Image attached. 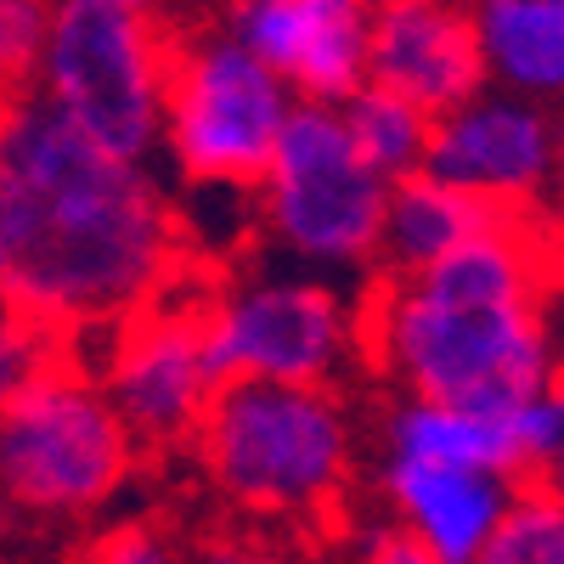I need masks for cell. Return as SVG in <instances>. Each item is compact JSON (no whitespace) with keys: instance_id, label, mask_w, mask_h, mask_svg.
I'll return each mask as SVG.
<instances>
[{"instance_id":"cell-12","label":"cell","mask_w":564,"mask_h":564,"mask_svg":"<svg viewBox=\"0 0 564 564\" xmlns=\"http://www.w3.org/2000/svg\"><path fill=\"white\" fill-rule=\"evenodd\" d=\"M379 497L390 508V525L423 553V564H475L486 558V542L513 497V480L468 463L384 452Z\"/></svg>"},{"instance_id":"cell-1","label":"cell","mask_w":564,"mask_h":564,"mask_svg":"<svg viewBox=\"0 0 564 564\" xmlns=\"http://www.w3.org/2000/svg\"><path fill=\"white\" fill-rule=\"evenodd\" d=\"M181 249L148 164L97 148L34 85L0 97V305L90 334L164 294Z\"/></svg>"},{"instance_id":"cell-16","label":"cell","mask_w":564,"mask_h":564,"mask_svg":"<svg viewBox=\"0 0 564 564\" xmlns=\"http://www.w3.org/2000/svg\"><path fill=\"white\" fill-rule=\"evenodd\" d=\"M513 209H491L480 198L457 193V186L435 181L430 170H412L390 181V198H384V238H379V260L384 271H417L441 260L446 249H457L463 238L497 226Z\"/></svg>"},{"instance_id":"cell-5","label":"cell","mask_w":564,"mask_h":564,"mask_svg":"<svg viewBox=\"0 0 564 564\" xmlns=\"http://www.w3.org/2000/svg\"><path fill=\"white\" fill-rule=\"evenodd\" d=\"M170 34L153 12L108 0H57L45 29L34 90L97 148L153 164L164 148Z\"/></svg>"},{"instance_id":"cell-3","label":"cell","mask_w":564,"mask_h":564,"mask_svg":"<svg viewBox=\"0 0 564 564\" xmlns=\"http://www.w3.org/2000/svg\"><path fill=\"white\" fill-rule=\"evenodd\" d=\"M193 452L226 502L265 520H316L350 486L356 423L334 384L220 379Z\"/></svg>"},{"instance_id":"cell-8","label":"cell","mask_w":564,"mask_h":564,"mask_svg":"<svg viewBox=\"0 0 564 564\" xmlns=\"http://www.w3.org/2000/svg\"><path fill=\"white\" fill-rule=\"evenodd\" d=\"M198 305L220 379L339 384L361 356V311L327 276L238 271Z\"/></svg>"},{"instance_id":"cell-4","label":"cell","mask_w":564,"mask_h":564,"mask_svg":"<svg viewBox=\"0 0 564 564\" xmlns=\"http://www.w3.org/2000/svg\"><path fill=\"white\" fill-rule=\"evenodd\" d=\"M141 441L68 356L0 401V502L29 525H79L135 475Z\"/></svg>"},{"instance_id":"cell-20","label":"cell","mask_w":564,"mask_h":564,"mask_svg":"<svg viewBox=\"0 0 564 564\" xmlns=\"http://www.w3.org/2000/svg\"><path fill=\"white\" fill-rule=\"evenodd\" d=\"M63 334L57 327H45L23 311H7L0 305V401L18 395L34 372H45L52 361H63Z\"/></svg>"},{"instance_id":"cell-18","label":"cell","mask_w":564,"mask_h":564,"mask_svg":"<svg viewBox=\"0 0 564 564\" xmlns=\"http://www.w3.org/2000/svg\"><path fill=\"white\" fill-rule=\"evenodd\" d=\"M486 564H564V491L553 480H513V497L486 542Z\"/></svg>"},{"instance_id":"cell-17","label":"cell","mask_w":564,"mask_h":564,"mask_svg":"<svg viewBox=\"0 0 564 564\" xmlns=\"http://www.w3.org/2000/svg\"><path fill=\"white\" fill-rule=\"evenodd\" d=\"M339 113H345V130L356 141V153L384 181L423 170V148H430V124H435L430 108H417L412 97H401V90H390V85L361 79L339 102Z\"/></svg>"},{"instance_id":"cell-22","label":"cell","mask_w":564,"mask_h":564,"mask_svg":"<svg viewBox=\"0 0 564 564\" xmlns=\"http://www.w3.org/2000/svg\"><path fill=\"white\" fill-rule=\"evenodd\" d=\"M108 7H130V12H153V18H159L164 0H108Z\"/></svg>"},{"instance_id":"cell-6","label":"cell","mask_w":564,"mask_h":564,"mask_svg":"<svg viewBox=\"0 0 564 564\" xmlns=\"http://www.w3.org/2000/svg\"><path fill=\"white\" fill-rule=\"evenodd\" d=\"M384 198L390 181L356 153L339 102H294L254 181V226L300 265L367 271L379 265Z\"/></svg>"},{"instance_id":"cell-15","label":"cell","mask_w":564,"mask_h":564,"mask_svg":"<svg viewBox=\"0 0 564 564\" xmlns=\"http://www.w3.org/2000/svg\"><path fill=\"white\" fill-rule=\"evenodd\" d=\"M384 446L406 457H435V463H468L491 468V475L525 480L531 463L508 430V412H480L457 401H430V395H401L384 417Z\"/></svg>"},{"instance_id":"cell-23","label":"cell","mask_w":564,"mask_h":564,"mask_svg":"<svg viewBox=\"0 0 564 564\" xmlns=\"http://www.w3.org/2000/svg\"><path fill=\"white\" fill-rule=\"evenodd\" d=\"M553 119H558V141H564V102H558V108H553Z\"/></svg>"},{"instance_id":"cell-7","label":"cell","mask_w":564,"mask_h":564,"mask_svg":"<svg viewBox=\"0 0 564 564\" xmlns=\"http://www.w3.org/2000/svg\"><path fill=\"white\" fill-rule=\"evenodd\" d=\"M294 102L300 97L238 34L209 29L170 40L159 153H170L186 186H243V193H254Z\"/></svg>"},{"instance_id":"cell-10","label":"cell","mask_w":564,"mask_h":564,"mask_svg":"<svg viewBox=\"0 0 564 564\" xmlns=\"http://www.w3.org/2000/svg\"><path fill=\"white\" fill-rule=\"evenodd\" d=\"M564 141L547 102H531L520 90L480 85L430 124L423 170L457 193L480 198L491 209H542L558 186Z\"/></svg>"},{"instance_id":"cell-24","label":"cell","mask_w":564,"mask_h":564,"mask_svg":"<svg viewBox=\"0 0 564 564\" xmlns=\"http://www.w3.org/2000/svg\"><path fill=\"white\" fill-rule=\"evenodd\" d=\"M558 193H564V164H558Z\"/></svg>"},{"instance_id":"cell-9","label":"cell","mask_w":564,"mask_h":564,"mask_svg":"<svg viewBox=\"0 0 564 564\" xmlns=\"http://www.w3.org/2000/svg\"><path fill=\"white\" fill-rule=\"evenodd\" d=\"M204 300V294H198ZM181 300L175 282L148 305L108 322L102 372L97 384L130 423L141 446H181L193 441L209 395L220 390V372L204 339V305Z\"/></svg>"},{"instance_id":"cell-11","label":"cell","mask_w":564,"mask_h":564,"mask_svg":"<svg viewBox=\"0 0 564 564\" xmlns=\"http://www.w3.org/2000/svg\"><path fill=\"white\" fill-rule=\"evenodd\" d=\"M220 29L238 34L300 102H345L367 79L372 0H231Z\"/></svg>"},{"instance_id":"cell-13","label":"cell","mask_w":564,"mask_h":564,"mask_svg":"<svg viewBox=\"0 0 564 564\" xmlns=\"http://www.w3.org/2000/svg\"><path fill=\"white\" fill-rule=\"evenodd\" d=\"M367 79L390 85L417 108L446 113L486 85L480 40L457 0H372Z\"/></svg>"},{"instance_id":"cell-19","label":"cell","mask_w":564,"mask_h":564,"mask_svg":"<svg viewBox=\"0 0 564 564\" xmlns=\"http://www.w3.org/2000/svg\"><path fill=\"white\" fill-rule=\"evenodd\" d=\"M57 0H0V97L34 85V63Z\"/></svg>"},{"instance_id":"cell-2","label":"cell","mask_w":564,"mask_h":564,"mask_svg":"<svg viewBox=\"0 0 564 564\" xmlns=\"http://www.w3.org/2000/svg\"><path fill=\"white\" fill-rule=\"evenodd\" d=\"M361 356L401 395L508 412L558 384L542 294H446L390 271L361 305Z\"/></svg>"},{"instance_id":"cell-14","label":"cell","mask_w":564,"mask_h":564,"mask_svg":"<svg viewBox=\"0 0 564 564\" xmlns=\"http://www.w3.org/2000/svg\"><path fill=\"white\" fill-rule=\"evenodd\" d=\"M486 85L531 102H564V0H468Z\"/></svg>"},{"instance_id":"cell-21","label":"cell","mask_w":564,"mask_h":564,"mask_svg":"<svg viewBox=\"0 0 564 564\" xmlns=\"http://www.w3.org/2000/svg\"><path fill=\"white\" fill-rule=\"evenodd\" d=\"M542 480H553V486L564 491V441H558V446H553V457L542 463Z\"/></svg>"}]
</instances>
